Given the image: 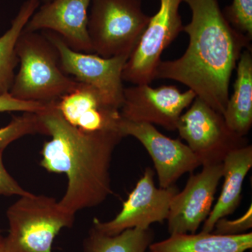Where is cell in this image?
Masks as SVG:
<instances>
[{"instance_id": "3957f363", "label": "cell", "mask_w": 252, "mask_h": 252, "mask_svg": "<svg viewBox=\"0 0 252 252\" xmlns=\"http://www.w3.org/2000/svg\"><path fill=\"white\" fill-rule=\"evenodd\" d=\"M16 53L20 67L9 91L13 97L49 104L77 86L78 81L63 72L59 51L44 31H23Z\"/></svg>"}, {"instance_id": "484cf974", "label": "cell", "mask_w": 252, "mask_h": 252, "mask_svg": "<svg viewBox=\"0 0 252 252\" xmlns=\"http://www.w3.org/2000/svg\"><path fill=\"white\" fill-rule=\"evenodd\" d=\"M51 1H53V0H39V1L42 2L43 4H46V3L50 2Z\"/></svg>"}, {"instance_id": "4fadbf2b", "label": "cell", "mask_w": 252, "mask_h": 252, "mask_svg": "<svg viewBox=\"0 0 252 252\" xmlns=\"http://www.w3.org/2000/svg\"><path fill=\"white\" fill-rule=\"evenodd\" d=\"M92 0H53L41 5L23 31H48L59 34L70 49L93 54L89 33V9Z\"/></svg>"}, {"instance_id": "9c48e42d", "label": "cell", "mask_w": 252, "mask_h": 252, "mask_svg": "<svg viewBox=\"0 0 252 252\" xmlns=\"http://www.w3.org/2000/svg\"><path fill=\"white\" fill-rule=\"evenodd\" d=\"M154 176L153 170L147 167L117 216L107 222L94 218L93 226L104 234L114 235L129 228L147 229L152 223L167 220L172 199L179 190L175 186L157 188Z\"/></svg>"}, {"instance_id": "52a82bcc", "label": "cell", "mask_w": 252, "mask_h": 252, "mask_svg": "<svg viewBox=\"0 0 252 252\" xmlns=\"http://www.w3.org/2000/svg\"><path fill=\"white\" fill-rule=\"evenodd\" d=\"M160 6L150 20L137 47L124 65L123 81L134 85L152 84L164 50L183 31L180 14L184 0H159Z\"/></svg>"}, {"instance_id": "ba28073f", "label": "cell", "mask_w": 252, "mask_h": 252, "mask_svg": "<svg viewBox=\"0 0 252 252\" xmlns=\"http://www.w3.org/2000/svg\"><path fill=\"white\" fill-rule=\"evenodd\" d=\"M59 53L63 72L74 80L97 89L109 103L119 109L124 102L122 72L129 57H101L70 49L62 38L53 32L43 31Z\"/></svg>"}, {"instance_id": "cb8c5ba5", "label": "cell", "mask_w": 252, "mask_h": 252, "mask_svg": "<svg viewBox=\"0 0 252 252\" xmlns=\"http://www.w3.org/2000/svg\"><path fill=\"white\" fill-rule=\"evenodd\" d=\"M3 152L0 150V195L4 196H23L31 192L25 190L6 170L3 162Z\"/></svg>"}, {"instance_id": "7402d4cb", "label": "cell", "mask_w": 252, "mask_h": 252, "mask_svg": "<svg viewBox=\"0 0 252 252\" xmlns=\"http://www.w3.org/2000/svg\"><path fill=\"white\" fill-rule=\"evenodd\" d=\"M252 227V205L245 215L235 220L220 219L215 223L212 233L217 235H235L246 233Z\"/></svg>"}, {"instance_id": "6da1fadb", "label": "cell", "mask_w": 252, "mask_h": 252, "mask_svg": "<svg viewBox=\"0 0 252 252\" xmlns=\"http://www.w3.org/2000/svg\"><path fill=\"white\" fill-rule=\"evenodd\" d=\"M191 20L184 26L188 47L173 61H161L155 79L178 81L196 97L223 114L229 99L230 78L250 39L235 30L220 9L218 0H184Z\"/></svg>"}, {"instance_id": "d6986e66", "label": "cell", "mask_w": 252, "mask_h": 252, "mask_svg": "<svg viewBox=\"0 0 252 252\" xmlns=\"http://www.w3.org/2000/svg\"><path fill=\"white\" fill-rule=\"evenodd\" d=\"M154 233L147 229L129 228L117 235L101 233L94 226L84 241V252H147L154 243Z\"/></svg>"}, {"instance_id": "ac0fdd59", "label": "cell", "mask_w": 252, "mask_h": 252, "mask_svg": "<svg viewBox=\"0 0 252 252\" xmlns=\"http://www.w3.org/2000/svg\"><path fill=\"white\" fill-rule=\"evenodd\" d=\"M39 0H26L21 5L11 26L0 36V94H9L18 64L16 44L30 18L40 6Z\"/></svg>"}, {"instance_id": "e0dca14e", "label": "cell", "mask_w": 252, "mask_h": 252, "mask_svg": "<svg viewBox=\"0 0 252 252\" xmlns=\"http://www.w3.org/2000/svg\"><path fill=\"white\" fill-rule=\"evenodd\" d=\"M236 69L233 94L228 99L223 116L230 130L245 137L252 126V47L244 50Z\"/></svg>"}, {"instance_id": "2e32d148", "label": "cell", "mask_w": 252, "mask_h": 252, "mask_svg": "<svg viewBox=\"0 0 252 252\" xmlns=\"http://www.w3.org/2000/svg\"><path fill=\"white\" fill-rule=\"evenodd\" d=\"M252 248V233L235 235L200 232L174 234L151 244L149 252H246Z\"/></svg>"}, {"instance_id": "277c9868", "label": "cell", "mask_w": 252, "mask_h": 252, "mask_svg": "<svg viewBox=\"0 0 252 252\" xmlns=\"http://www.w3.org/2000/svg\"><path fill=\"white\" fill-rule=\"evenodd\" d=\"M9 234L4 237L7 252H52L55 238L71 228L75 215L60 206L52 197L30 193L20 196L8 208Z\"/></svg>"}, {"instance_id": "7c38bea8", "label": "cell", "mask_w": 252, "mask_h": 252, "mask_svg": "<svg viewBox=\"0 0 252 252\" xmlns=\"http://www.w3.org/2000/svg\"><path fill=\"white\" fill-rule=\"evenodd\" d=\"M203 167L196 175L191 173L183 190L172 199L167 219L170 235L196 233L212 211L223 162Z\"/></svg>"}, {"instance_id": "d4e9b609", "label": "cell", "mask_w": 252, "mask_h": 252, "mask_svg": "<svg viewBox=\"0 0 252 252\" xmlns=\"http://www.w3.org/2000/svg\"><path fill=\"white\" fill-rule=\"evenodd\" d=\"M0 252H7L5 247L4 237H3L1 233H0Z\"/></svg>"}, {"instance_id": "5bb4252c", "label": "cell", "mask_w": 252, "mask_h": 252, "mask_svg": "<svg viewBox=\"0 0 252 252\" xmlns=\"http://www.w3.org/2000/svg\"><path fill=\"white\" fill-rule=\"evenodd\" d=\"M57 108L64 120L79 130H120V109L109 103L103 94L89 84L78 82L72 91L57 101Z\"/></svg>"}, {"instance_id": "44dd1931", "label": "cell", "mask_w": 252, "mask_h": 252, "mask_svg": "<svg viewBox=\"0 0 252 252\" xmlns=\"http://www.w3.org/2000/svg\"><path fill=\"white\" fill-rule=\"evenodd\" d=\"M225 17L235 30L252 39V0H233L223 11Z\"/></svg>"}, {"instance_id": "ffe728a7", "label": "cell", "mask_w": 252, "mask_h": 252, "mask_svg": "<svg viewBox=\"0 0 252 252\" xmlns=\"http://www.w3.org/2000/svg\"><path fill=\"white\" fill-rule=\"evenodd\" d=\"M46 135L45 127L41 124L36 113L23 112L13 118L9 124L0 128V150L26 135Z\"/></svg>"}, {"instance_id": "7a4b0ae2", "label": "cell", "mask_w": 252, "mask_h": 252, "mask_svg": "<svg viewBox=\"0 0 252 252\" xmlns=\"http://www.w3.org/2000/svg\"><path fill=\"white\" fill-rule=\"evenodd\" d=\"M51 140L41 150L40 165L65 174L67 187L59 202L72 215L103 203L113 193L110 167L114 149L124 138L120 130L86 132L66 122L57 101L36 113Z\"/></svg>"}, {"instance_id": "603a6c76", "label": "cell", "mask_w": 252, "mask_h": 252, "mask_svg": "<svg viewBox=\"0 0 252 252\" xmlns=\"http://www.w3.org/2000/svg\"><path fill=\"white\" fill-rule=\"evenodd\" d=\"M49 104L21 100L13 97L9 93L0 94V113L13 112L38 113L46 109Z\"/></svg>"}, {"instance_id": "30bf717a", "label": "cell", "mask_w": 252, "mask_h": 252, "mask_svg": "<svg viewBox=\"0 0 252 252\" xmlns=\"http://www.w3.org/2000/svg\"><path fill=\"white\" fill-rule=\"evenodd\" d=\"M195 97L193 91L182 93L175 86L152 88L140 84L124 88L121 115L126 120L156 124L173 131Z\"/></svg>"}, {"instance_id": "5b68a950", "label": "cell", "mask_w": 252, "mask_h": 252, "mask_svg": "<svg viewBox=\"0 0 252 252\" xmlns=\"http://www.w3.org/2000/svg\"><path fill=\"white\" fill-rule=\"evenodd\" d=\"M150 17L142 0H92L88 33L94 53L105 59L130 57Z\"/></svg>"}, {"instance_id": "8fae6325", "label": "cell", "mask_w": 252, "mask_h": 252, "mask_svg": "<svg viewBox=\"0 0 252 252\" xmlns=\"http://www.w3.org/2000/svg\"><path fill=\"white\" fill-rule=\"evenodd\" d=\"M119 128L124 137H135L147 149L153 160L160 188L173 187L182 176L192 173L201 166L198 157L187 144L164 135L152 124L122 118Z\"/></svg>"}, {"instance_id": "9a60e30c", "label": "cell", "mask_w": 252, "mask_h": 252, "mask_svg": "<svg viewBox=\"0 0 252 252\" xmlns=\"http://www.w3.org/2000/svg\"><path fill=\"white\" fill-rule=\"evenodd\" d=\"M252 167V146L248 144L232 151L223 161V187L216 205L203 223L202 231L212 233L220 219L232 215L242 198L244 181Z\"/></svg>"}, {"instance_id": "4316f807", "label": "cell", "mask_w": 252, "mask_h": 252, "mask_svg": "<svg viewBox=\"0 0 252 252\" xmlns=\"http://www.w3.org/2000/svg\"><path fill=\"white\" fill-rule=\"evenodd\" d=\"M1 233V230H0V233Z\"/></svg>"}, {"instance_id": "8992f818", "label": "cell", "mask_w": 252, "mask_h": 252, "mask_svg": "<svg viewBox=\"0 0 252 252\" xmlns=\"http://www.w3.org/2000/svg\"><path fill=\"white\" fill-rule=\"evenodd\" d=\"M189 107L181 116L176 130L202 166L222 163L232 151L248 145L245 137L226 125L223 114L201 99L195 97Z\"/></svg>"}]
</instances>
